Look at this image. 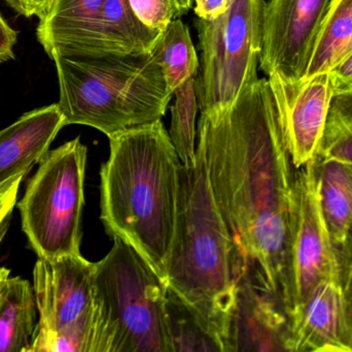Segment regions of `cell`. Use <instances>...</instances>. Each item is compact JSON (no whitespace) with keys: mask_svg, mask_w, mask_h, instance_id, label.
Masks as SVG:
<instances>
[{"mask_svg":"<svg viewBox=\"0 0 352 352\" xmlns=\"http://www.w3.org/2000/svg\"><path fill=\"white\" fill-rule=\"evenodd\" d=\"M197 138L204 145L213 198L232 238L283 301L296 169L269 79H258L227 111L201 114Z\"/></svg>","mask_w":352,"mask_h":352,"instance_id":"1","label":"cell"},{"mask_svg":"<svg viewBox=\"0 0 352 352\" xmlns=\"http://www.w3.org/2000/svg\"><path fill=\"white\" fill-rule=\"evenodd\" d=\"M109 138V159L100 169L101 221L164 280L177 217L179 157L162 120Z\"/></svg>","mask_w":352,"mask_h":352,"instance_id":"2","label":"cell"},{"mask_svg":"<svg viewBox=\"0 0 352 352\" xmlns=\"http://www.w3.org/2000/svg\"><path fill=\"white\" fill-rule=\"evenodd\" d=\"M244 256L215 204L204 145L197 138L196 161L180 167L177 217L164 281L221 341L223 351Z\"/></svg>","mask_w":352,"mask_h":352,"instance_id":"3","label":"cell"},{"mask_svg":"<svg viewBox=\"0 0 352 352\" xmlns=\"http://www.w3.org/2000/svg\"><path fill=\"white\" fill-rule=\"evenodd\" d=\"M52 60L66 125L90 126L109 138L162 119L173 96L152 51Z\"/></svg>","mask_w":352,"mask_h":352,"instance_id":"4","label":"cell"},{"mask_svg":"<svg viewBox=\"0 0 352 352\" xmlns=\"http://www.w3.org/2000/svg\"><path fill=\"white\" fill-rule=\"evenodd\" d=\"M113 240L95 262L90 352H173L166 283L135 248Z\"/></svg>","mask_w":352,"mask_h":352,"instance_id":"5","label":"cell"},{"mask_svg":"<svg viewBox=\"0 0 352 352\" xmlns=\"http://www.w3.org/2000/svg\"><path fill=\"white\" fill-rule=\"evenodd\" d=\"M87 156L80 138L49 150L16 203L23 233L37 258L80 254Z\"/></svg>","mask_w":352,"mask_h":352,"instance_id":"6","label":"cell"},{"mask_svg":"<svg viewBox=\"0 0 352 352\" xmlns=\"http://www.w3.org/2000/svg\"><path fill=\"white\" fill-rule=\"evenodd\" d=\"M265 6V0H236L217 18L195 21L201 52L196 91L204 115L227 111L258 80Z\"/></svg>","mask_w":352,"mask_h":352,"instance_id":"7","label":"cell"},{"mask_svg":"<svg viewBox=\"0 0 352 352\" xmlns=\"http://www.w3.org/2000/svg\"><path fill=\"white\" fill-rule=\"evenodd\" d=\"M95 262L78 256L37 258L33 291L38 322L29 352H90Z\"/></svg>","mask_w":352,"mask_h":352,"instance_id":"8","label":"cell"},{"mask_svg":"<svg viewBox=\"0 0 352 352\" xmlns=\"http://www.w3.org/2000/svg\"><path fill=\"white\" fill-rule=\"evenodd\" d=\"M341 279L338 252L322 210L320 159L296 169L289 212L287 289V316L301 307L324 280Z\"/></svg>","mask_w":352,"mask_h":352,"instance_id":"9","label":"cell"},{"mask_svg":"<svg viewBox=\"0 0 352 352\" xmlns=\"http://www.w3.org/2000/svg\"><path fill=\"white\" fill-rule=\"evenodd\" d=\"M333 0H269L258 68L287 82L305 76L316 35Z\"/></svg>","mask_w":352,"mask_h":352,"instance_id":"10","label":"cell"},{"mask_svg":"<svg viewBox=\"0 0 352 352\" xmlns=\"http://www.w3.org/2000/svg\"><path fill=\"white\" fill-rule=\"evenodd\" d=\"M289 318L258 262L244 256L226 332V352L285 351Z\"/></svg>","mask_w":352,"mask_h":352,"instance_id":"11","label":"cell"},{"mask_svg":"<svg viewBox=\"0 0 352 352\" xmlns=\"http://www.w3.org/2000/svg\"><path fill=\"white\" fill-rule=\"evenodd\" d=\"M295 169L318 158L334 92L328 74L298 82L268 76Z\"/></svg>","mask_w":352,"mask_h":352,"instance_id":"12","label":"cell"},{"mask_svg":"<svg viewBox=\"0 0 352 352\" xmlns=\"http://www.w3.org/2000/svg\"><path fill=\"white\" fill-rule=\"evenodd\" d=\"M285 351L352 352V315L341 279L320 282L289 316Z\"/></svg>","mask_w":352,"mask_h":352,"instance_id":"13","label":"cell"},{"mask_svg":"<svg viewBox=\"0 0 352 352\" xmlns=\"http://www.w3.org/2000/svg\"><path fill=\"white\" fill-rule=\"evenodd\" d=\"M64 126L65 119L54 103L28 112L0 130V186L41 163Z\"/></svg>","mask_w":352,"mask_h":352,"instance_id":"14","label":"cell"},{"mask_svg":"<svg viewBox=\"0 0 352 352\" xmlns=\"http://www.w3.org/2000/svg\"><path fill=\"white\" fill-rule=\"evenodd\" d=\"M162 33L140 23L128 0H105L90 30L69 56L151 52Z\"/></svg>","mask_w":352,"mask_h":352,"instance_id":"15","label":"cell"},{"mask_svg":"<svg viewBox=\"0 0 352 352\" xmlns=\"http://www.w3.org/2000/svg\"><path fill=\"white\" fill-rule=\"evenodd\" d=\"M105 0H56L39 20L36 37L49 57L69 56L84 39Z\"/></svg>","mask_w":352,"mask_h":352,"instance_id":"16","label":"cell"},{"mask_svg":"<svg viewBox=\"0 0 352 352\" xmlns=\"http://www.w3.org/2000/svg\"><path fill=\"white\" fill-rule=\"evenodd\" d=\"M37 314L32 284L8 277L0 287V352H29Z\"/></svg>","mask_w":352,"mask_h":352,"instance_id":"17","label":"cell"},{"mask_svg":"<svg viewBox=\"0 0 352 352\" xmlns=\"http://www.w3.org/2000/svg\"><path fill=\"white\" fill-rule=\"evenodd\" d=\"M322 210L337 252L344 251L352 227V169L337 161L320 163Z\"/></svg>","mask_w":352,"mask_h":352,"instance_id":"18","label":"cell"},{"mask_svg":"<svg viewBox=\"0 0 352 352\" xmlns=\"http://www.w3.org/2000/svg\"><path fill=\"white\" fill-rule=\"evenodd\" d=\"M352 49V0H333L316 35L304 79L328 74Z\"/></svg>","mask_w":352,"mask_h":352,"instance_id":"19","label":"cell"},{"mask_svg":"<svg viewBox=\"0 0 352 352\" xmlns=\"http://www.w3.org/2000/svg\"><path fill=\"white\" fill-rule=\"evenodd\" d=\"M152 52L162 68L171 94L188 79L197 76L200 61L190 29L182 19L175 18L169 23Z\"/></svg>","mask_w":352,"mask_h":352,"instance_id":"20","label":"cell"},{"mask_svg":"<svg viewBox=\"0 0 352 352\" xmlns=\"http://www.w3.org/2000/svg\"><path fill=\"white\" fill-rule=\"evenodd\" d=\"M166 313L173 352H225L221 341L175 291L169 289Z\"/></svg>","mask_w":352,"mask_h":352,"instance_id":"21","label":"cell"},{"mask_svg":"<svg viewBox=\"0 0 352 352\" xmlns=\"http://www.w3.org/2000/svg\"><path fill=\"white\" fill-rule=\"evenodd\" d=\"M173 95L175 101L170 107L169 136L182 165H192L196 161V117L199 110L196 76L182 83Z\"/></svg>","mask_w":352,"mask_h":352,"instance_id":"22","label":"cell"},{"mask_svg":"<svg viewBox=\"0 0 352 352\" xmlns=\"http://www.w3.org/2000/svg\"><path fill=\"white\" fill-rule=\"evenodd\" d=\"M318 159L352 165V91L333 96Z\"/></svg>","mask_w":352,"mask_h":352,"instance_id":"23","label":"cell"},{"mask_svg":"<svg viewBox=\"0 0 352 352\" xmlns=\"http://www.w3.org/2000/svg\"><path fill=\"white\" fill-rule=\"evenodd\" d=\"M132 12L140 23L163 32L173 19L179 17L175 0H128Z\"/></svg>","mask_w":352,"mask_h":352,"instance_id":"24","label":"cell"},{"mask_svg":"<svg viewBox=\"0 0 352 352\" xmlns=\"http://www.w3.org/2000/svg\"><path fill=\"white\" fill-rule=\"evenodd\" d=\"M26 176H16L0 186V244L8 231V218L16 207L19 188Z\"/></svg>","mask_w":352,"mask_h":352,"instance_id":"25","label":"cell"},{"mask_svg":"<svg viewBox=\"0 0 352 352\" xmlns=\"http://www.w3.org/2000/svg\"><path fill=\"white\" fill-rule=\"evenodd\" d=\"M334 95L352 91V49L329 72Z\"/></svg>","mask_w":352,"mask_h":352,"instance_id":"26","label":"cell"},{"mask_svg":"<svg viewBox=\"0 0 352 352\" xmlns=\"http://www.w3.org/2000/svg\"><path fill=\"white\" fill-rule=\"evenodd\" d=\"M12 10L23 16L37 17L39 20L47 16L56 0H4Z\"/></svg>","mask_w":352,"mask_h":352,"instance_id":"27","label":"cell"},{"mask_svg":"<svg viewBox=\"0 0 352 352\" xmlns=\"http://www.w3.org/2000/svg\"><path fill=\"white\" fill-rule=\"evenodd\" d=\"M236 0H194L195 14L204 20H213L227 12Z\"/></svg>","mask_w":352,"mask_h":352,"instance_id":"28","label":"cell"},{"mask_svg":"<svg viewBox=\"0 0 352 352\" xmlns=\"http://www.w3.org/2000/svg\"><path fill=\"white\" fill-rule=\"evenodd\" d=\"M16 32L8 26L0 14V63L14 59Z\"/></svg>","mask_w":352,"mask_h":352,"instance_id":"29","label":"cell"},{"mask_svg":"<svg viewBox=\"0 0 352 352\" xmlns=\"http://www.w3.org/2000/svg\"><path fill=\"white\" fill-rule=\"evenodd\" d=\"M175 2L177 4L178 10H179V16H182L192 8L194 0H175Z\"/></svg>","mask_w":352,"mask_h":352,"instance_id":"30","label":"cell"},{"mask_svg":"<svg viewBox=\"0 0 352 352\" xmlns=\"http://www.w3.org/2000/svg\"><path fill=\"white\" fill-rule=\"evenodd\" d=\"M345 253H347V256H349V262H351V267H349V271H351V274L352 273V227L351 229V233H349V239H347L346 246H345L344 251Z\"/></svg>","mask_w":352,"mask_h":352,"instance_id":"31","label":"cell"},{"mask_svg":"<svg viewBox=\"0 0 352 352\" xmlns=\"http://www.w3.org/2000/svg\"><path fill=\"white\" fill-rule=\"evenodd\" d=\"M8 277H10V271L8 269L0 267V287H1L2 283L6 281Z\"/></svg>","mask_w":352,"mask_h":352,"instance_id":"32","label":"cell"},{"mask_svg":"<svg viewBox=\"0 0 352 352\" xmlns=\"http://www.w3.org/2000/svg\"><path fill=\"white\" fill-rule=\"evenodd\" d=\"M351 169H352V165H351Z\"/></svg>","mask_w":352,"mask_h":352,"instance_id":"33","label":"cell"},{"mask_svg":"<svg viewBox=\"0 0 352 352\" xmlns=\"http://www.w3.org/2000/svg\"><path fill=\"white\" fill-rule=\"evenodd\" d=\"M351 315H352V313H351Z\"/></svg>","mask_w":352,"mask_h":352,"instance_id":"34","label":"cell"}]
</instances>
